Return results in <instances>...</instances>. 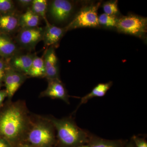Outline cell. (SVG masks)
Segmentation results:
<instances>
[{"label": "cell", "instance_id": "cell-23", "mask_svg": "<svg viewBox=\"0 0 147 147\" xmlns=\"http://www.w3.org/2000/svg\"><path fill=\"white\" fill-rule=\"evenodd\" d=\"M131 141L135 147H147V142L145 139L137 136H133Z\"/></svg>", "mask_w": 147, "mask_h": 147}, {"label": "cell", "instance_id": "cell-26", "mask_svg": "<svg viewBox=\"0 0 147 147\" xmlns=\"http://www.w3.org/2000/svg\"><path fill=\"white\" fill-rule=\"evenodd\" d=\"M6 97H7V94L5 90H0V107L2 105L3 101Z\"/></svg>", "mask_w": 147, "mask_h": 147}, {"label": "cell", "instance_id": "cell-29", "mask_svg": "<svg viewBox=\"0 0 147 147\" xmlns=\"http://www.w3.org/2000/svg\"><path fill=\"white\" fill-rule=\"evenodd\" d=\"M124 147H135V146L134 143L131 140L129 142H126Z\"/></svg>", "mask_w": 147, "mask_h": 147}, {"label": "cell", "instance_id": "cell-10", "mask_svg": "<svg viewBox=\"0 0 147 147\" xmlns=\"http://www.w3.org/2000/svg\"><path fill=\"white\" fill-rule=\"evenodd\" d=\"M43 59L45 69V77L47 81L60 79L58 58L53 47L46 50Z\"/></svg>", "mask_w": 147, "mask_h": 147}, {"label": "cell", "instance_id": "cell-19", "mask_svg": "<svg viewBox=\"0 0 147 147\" xmlns=\"http://www.w3.org/2000/svg\"><path fill=\"white\" fill-rule=\"evenodd\" d=\"M47 6L48 4L46 0H34L32 2L31 9L40 17L44 18L46 22L47 21L46 17Z\"/></svg>", "mask_w": 147, "mask_h": 147}, {"label": "cell", "instance_id": "cell-3", "mask_svg": "<svg viewBox=\"0 0 147 147\" xmlns=\"http://www.w3.org/2000/svg\"><path fill=\"white\" fill-rule=\"evenodd\" d=\"M26 142L34 147H54L56 145V130L48 117H32Z\"/></svg>", "mask_w": 147, "mask_h": 147}, {"label": "cell", "instance_id": "cell-13", "mask_svg": "<svg viewBox=\"0 0 147 147\" xmlns=\"http://www.w3.org/2000/svg\"><path fill=\"white\" fill-rule=\"evenodd\" d=\"M126 142L122 140H108L94 135H89V147H124Z\"/></svg>", "mask_w": 147, "mask_h": 147}, {"label": "cell", "instance_id": "cell-30", "mask_svg": "<svg viewBox=\"0 0 147 147\" xmlns=\"http://www.w3.org/2000/svg\"><path fill=\"white\" fill-rule=\"evenodd\" d=\"M75 147H89L88 145V144H86L80 145V146H77Z\"/></svg>", "mask_w": 147, "mask_h": 147}, {"label": "cell", "instance_id": "cell-25", "mask_svg": "<svg viewBox=\"0 0 147 147\" xmlns=\"http://www.w3.org/2000/svg\"><path fill=\"white\" fill-rule=\"evenodd\" d=\"M32 0H19L17 1L19 5L23 7H28L32 5Z\"/></svg>", "mask_w": 147, "mask_h": 147}, {"label": "cell", "instance_id": "cell-1", "mask_svg": "<svg viewBox=\"0 0 147 147\" xmlns=\"http://www.w3.org/2000/svg\"><path fill=\"white\" fill-rule=\"evenodd\" d=\"M31 120L25 101H10L0 112V137L18 147L26 142Z\"/></svg>", "mask_w": 147, "mask_h": 147}, {"label": "cell", "instance_id": "cell-5", "mask_svg": "<svg viewBox=\"0 0 147 147\" xmlns=\"http://www.w3.org/2000/svg\"><path fill=\"white\" fill-rule=\"evenodd\" d=\"M116 28L123 33L143 37L147 32L146 18L131 15L118 18Z\"/></svg>", "mask_w": 147, "mask_h": 147}, {"label": "cell", "instance_id": "cell-9", "mask_svg": "<svg viewBox=\"0 0 147 147\" xmlns=\"http://www.w3.org/2000/svg\"><path fill=\"white\" fill-rule=\"evenodd\" d=\"M48 82L47 88L40 93L39 97L60 99L69 104V96L60 79L49 80Z\"/></svg>", "mask_w": 147, "mask_h": 147}, {"label": "cell", "instance_id": "cell-22", "mask_svg": "<svg viewBox=\"0 0 147 147\" xmlns=\"http://www.w3.org/2000/svg\"><path fill=\"white\" fill-rule=\"evenodd\" d=\"M14 8L13 2L10 0H0V13L8 14Z\"/></svg>", "mask_w": 147, "mask_h": 147}, {"label": "cell", "instance_id": "cell-27", "mask_svg": "<svg viewBox=\"0 0 147 147\" xmlns=\"http://www.w3.org/2000/svg\"><path fill=\"white\" fill-rule=\"evenodd\" d=\"M0 147H13L7 141L0 137Z\"/></svg>", "mask_w": 147, "mask_h": 147}, {"label": "cell", "instance_id": "cell-15", "mask_svg": "<svg viewBox=\"0 0 147 147\" xmlns=\"http://www.w3.org/2000/svg\"><path fill=\"white\" fill-rule=\"evenodd\" d=\"M19 26V18L11 13L0 16V30L9 33L15 30Z\"/></svg>", "mask_w": 147, "mask_h": 147}, {"label": "cell", "instance_id": "cell-17", "mask_svg": "<svg viewBox=\"0 0 147 147\" xmlns=\"http://www.w3.org/2000/svg\"><path fill=\"white\" fill-rule=\"evenodd\" d=\"M40 17L31 9H29L19 18V26L22 28L37 27L39 24Z\"/></svg>", "mask_w": 147, "mask_h": 147}, {"label": "cell", "instance_id": "cell-18", "mask_svg": "<svg viewBox=\"0 0 147 147\" xmlns=\"http://www.w3.org/2000/svg\"><path fill=\"white\" fill-rule=\"evenodd\" d=\"M28 75L34 78L45 77V69L43 58L34 56Z\"/></svg>", "mask_w": 147, "mask_h": 147}, {"label": "cell", "instance_id": "cell-2", "mask_svg": "<svg viewBox=\"0 0 147 147\" xmlns=\"http://www.w3.org/2000/svg\"><path fill=\"white\" fill-rule=\"evenodd\" d=\"M48 117L57 133L56 145L58 147H75L88 144L90 134L79 127L72 118Z\"/></svg>", "mask_w": 147, "mask_h": 147}, {"label": "cell", "instance_id": "cell-8", "mask_svg": "<svg viewBox=\"0 0 147 147\" xmlns=\"http://www.w3.org/2000/svg\"><path fill=\"white\" fill-rule=\"evenodd\" d=\"M26 75L13 70L9 67L6 70L4 81L7 97L12 98L26 80Z\"/></svg>", "mask_w": 147, "mask_h": 147}, {"label": "cell", "instance_id": "cell-21", "mask_svg": "<svg viewBox=\"0 0 147 147\" xmlns=\"http://www.w3.org/2000/svg\"><path fill=\"white\" fill-rule=\"evenodd\" d=\"M104 13L111 16H116L119 13L118 1H110L104 3L102 6Z\"/></svg>", "mask_w": 147, "mask_h": 147}, {"label": "cell", "instance_id": "cell-14", "mask_svg": "<svg viewBox=\"0 0 147 147\" xmlns=\"http://www.w3.org/2000/svg\"><path fill=\"white\" fill-rule=\"evenodd\" d=\"M113 85V82H108L106 83H100L94 87L89 93L83 96L81 101L76 108L78 109L81 105L86 103L90 99L94 97H102L106 94V93L110 89Z\"/></svg>", "mask_w": 147, "mask_h": 147}, {"label": "cell", "instance_id": "cell-20", "mask_svg": "<svg viewBox=\"0 0 147 147\" xmlns=\"http://www.w3.org/2000/svg\"><path fill=\"white\" fill-rule=\"evenodd\" d=\"M118 19L117 16H111L103 13L98 16V24L107 28H116Z\"/></svg>", "mask_w": 147, "mask_h": 147}, {"label": "cell", "instance_id": "cell-7", "mask_svg": "<svg viewBox=\"0 0 147 147\" xmlns=\"http://www.w3.org/2000/svg\"><path fill=\"white\" fill-rule=\"evenodd\" d=\"M73 5L67 0H55L49 8L50 16L55 21L61 23L66 21L71 15Z\"/></svg>", "mask_w": 147, "mask_h": 147}, {"label": "cell", "instance_id": "cell-28", "mask_svg": "<svg viewBox=\"0 0 147 147\" xmlns=\"http://www.w3.org/2000/svg\"><path fill=\"white\" fill-rule=\"evenodd\" d=\"M18 147H34L32 145L30 144L29 143L27 142H24V143H22L21 144L19 145Z\"/></svg>", "mask_w": 147, "mask_h": 147}, {"label": "cell", "instance_id": "cell-24", "mask_svg": "<svg viewBox=\"0 0 147 147\" xmlns=\"http://www.w3.org/2000/svg\"><path fill=\"white\" fill-rule=\"evenodd\" d=\"M7 66L3 60L0 59V81L2 82L4 79L6 70L7 68Z\"/></svg>", "mask_w": 147, "mask_h": 147}, {"label": "cell", "instance_id": "cell-16", "mask_svg": "<svg viewBox=\"0 0 147 147\" xmlns=\"http://www.w3.org/2000/svg\"><path fill=\"white\" fill-rule=\"evenodd\" d=\"M16 50V45L10 38L0 34V55L2 57L6 59L13 57Z\"/></svg>", "mask_w": 147, "mask_h": 147}, {"label": "cell", "instance_id": "cell-6", "mask_svg": "<svg viewBox=\"0 0 147 147\" xmlns=\"http://www.w3.org/2000/svg\"><path fill=\"white\" fill-rule=\"evenodd\" d=\"M44 29L42 28H24L18 36V42L22 46L28 49H32L43 38Z\"/></svg>", "mask_w": 147, "mask_h": 147}, {"label": "cell", "instance_id": "cell-4", "mask_svg": "<svg viewBox=\"0 0 147 147\" xmlns=\"http://www.w3.org/2000/svg\"><path fill=\"white\" fill-rule=\"evenodd\" d=\"M100 3L84 7L65 27L66 31L82 28H96L99 26L97 11Z\"/></svg>", "mask_w": 147, "mask_h": 147}, {"label": "cell", "instance_id": "cell-31", "mask_svg": "<svg viewBox=\"0 0 147 147\" xmlns=\"http://www.w3.org/2000/svg\"><path fill=\"white\" fill-rule=\"evenodd\" d=\"M1 86H2L1 82V81H0V88H1Z\"/></svg>", "mask_w": 147, "mask_h": 147}, {"label": "cell", "instance_id": "cell-12", "mask_svg": "<svg viewBox=\"0 0 147 147\" xmlns=\"http://www.w3.org/2000/svg\"><path fill=\"white\" fill-rule=\"evenodd\" d=\"M46 23L42 40L45 46L48 47L57 43L63 36L66 30L65 28H62L52 25L48 21Z\"/></svg>", "mask_w": 147, "mask_h": 147}, {"label": "cell", "instance_id": "cell-11", "mask_svg": "<svg viewBox=\"0 0 147 147\" xmlns=\"http://www.w3.org/2000/svg\"><path fill=\"white\" fill-rule=\"evenodd\" d=\"M34 57L30 54L13 56L10 60L9 67L15 71L28 75Z\"/></svg>", "mask_w": 147, "mask_h": 147}]
</instances>
